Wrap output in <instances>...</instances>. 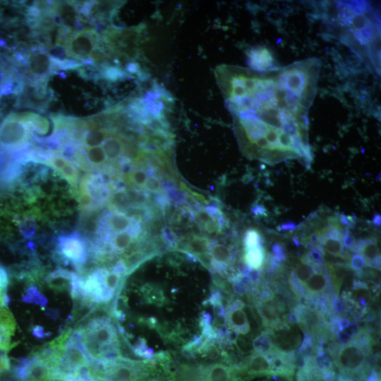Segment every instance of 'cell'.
Returning a JSON list of instances; mask_svg holds the SVG:
<instances>
[{
  "mask_svg": "<svg viewBox=\"0 0 381 381\" xmlns=\"http://www.w3.org/2000/svg\"><path fill=\"white\" fill-rule=\"evenodd\" d=\"M77 276L61 268L47 273L40 266L17 276L25 323L20 333L31 338V354L73 329L88 313L77 292Z\"/></svg>",
  "mask_w": 381,
  "mask_h": 381,
  "instance_id": "cell-1",
  "label": "cell"
},
{
  "mask_svg": "<svg viewBox=\"0 0 381 381\" xmlns=\"http://www.w3.org/2000/svg\"><path fill=\"white\" fill-rule=\"evenodd\" d=\"M91 311L77 323L74 331L89 361H105L121 355L117 329L111 318Z\"/></svg>",
  "mask_w": 381,
  "mask_h": 381,
  "instance_id": "cell-2",
  "label": "cell"
},
{
  "mask_svg": "<svg viewBox=\"0 0 381 381\" xmlns=\"http://www.w3.org/2000/svg\"><path fill=\"white\" fill-rule=\"evenodd\" d=\"M338 24L346 29L345 43L356 42L358 45L368 48L373 58L375 43L380 40V21L373 13L372 8L365 2H338L335 7Z\"/></svg>",
  "mask_w": 381,
  "mask_h": 381,
  "instance_id": "cell-3",
  "label": "cell"
},
{
  "mask_svg": "<svg viewBox=\"0 0 381 381\" xmlns=\"http://www.w3.org/2000/svg\"><path fill=\"white\" fill-rule=\"evenodd\" d=\"M55 45L63 47L68 57L82 61L91 59L100 62L113 52L106 38L93 29L77 31L63 26L59 29Z\"/></svg>",
  "mask_w": 381,
  "mask_h": 381,
  "instance_id": "cell-4",
  "label": "cell"
},
{
  "mask_svg": "<svg viewBox=\"0 0 381 381\" xmlns=\"http://www.w3.org/2000/svg\"><path fill=\"white\" fill-rule=\"evenodd\" d=\"M91 258L94 260L92 244L80 232L59 234L56 239L53 251L55 263L71 266L81 276L87 271Z\"/></svg>",
  "mask_w": 381,
  "mask_h": 381,
  "instance_id": "cell-5",
  "label": "cell"
},
{
  "mask_svg": "<svg viewBox=\"0 0 381 381\" xmlns=\"http://www.w3.org/2000/svg\"><path fill=\"white\" fill-rule=\"evenodd\" d=\"M33 133L20 113H10L0 124V151L18 153L29 149Z\"/></svg>",
  "mask_w": 381,
  "mask_h": 381,
  "instance_id": "cell-6",
  "label": "cell"
},
{
  "mask_svg": "<svg viewBox=\"0 0 381 381\" xmlns=\"http://www.w3.org/2000/svg\"><path fill=\"white\" fill-rule=\"evenodd\" d=\"M367 342L364 339L350 341L334 355L335 363L345 375H359L362 378L367 373Z\"/></svg>",
  "mask_w": 381,
  "mask_h": 381,
  "instance_id": "cell-7",
  "label": "cell"
},
{
  "mask_svg": "<svg viewBox=\"0 0 381 381\" xmlns=\"http://www.w3.org/2000/svg\"><path fill=\"white\" fill-rule=\"evenodd\" d=\"M25 70L28 82L33 84H47L49 77L56 72L53 61L43 45L36 46L26 52Z\"/></svg>",
  "mask_w": 381,
  "mask_h": 381,
  "instance_id": "cell-8",
  "label": "cell"
},
{
  "mask_svg": "<svg viewBox=\"0 0 381 381\" xmlns=\"http://www.w3.org/2000/svg\"><path fill=\"white\" fill-rule=\"evenodd\" d=\"M17 324L12 311L6 307L0 310V350L8 354L18 345L15 342Z\"/></svg>",
  "mask_w": 381,
  "mask_h": 381,
  "instance_id": "cell-9",
  "label": "cell"
},
{
  "mask_svg": "<svg viewBox=\"0 0 381 381\" xmlns=\"http://www.w3.org/2000/svg\"><path fill=\"white\" fill-rule=\"evenodd\" d=\"M248 64L253 71L269 73L278 70L276 61L271 50L266 46H256L247 53Z\"/></svg>",
  "mask_w": 381,
  "mask_h": 381,
  "instance_id": "cell-10",
  "label": "cell"
},
{
  "mask_svg": "<svg viewBox=\"0 0 381 381\" xmlns=\"http://www.w3.org/2000/svg\"><path fill=\"white\" fill-rule=\"evenodd\" d=\"M341 231L329 227L324 229L320 237V246L316 248L330 256L347 260L348 253L343 244V232Z\"/></svg>",
  "mask_w": 381,
  "mask_h": 381,
  "instance_id": "cell-11",
  "label": "cell"
},
{
  "mask_svg": "<svg viewBox=\"0 0 381 381\" xmlns=\"http://www.w3.org/2000/svg\"><path fill=\"white\" fill-rule=\"evenodd\" d=\"M330 285L331 277L327 269L322 265H318L299 293L310 297H320L328 292Z\"/></svg>",
  "mask_w": 381,
  "mask_h": 381,
  "instance_id": "cell-12",
  "label": "cell"
},
{
  "mask_svg": "<svg viewBox=\"0 0 381 381\" xmlns=\"http://www.w3.org/2000/svg\"><path fill=\"white\" fill-rule=\"evenodd\" d=\"M237 368L239 371L251 376L276 375L270 355L257 352L241 368Z\"/></svg>",
  "mask_w": 381,
  "mask_h": 381,
  "instance_id": "cell-13",
  "label": "cell"
},
{
  "mask_svg": "<svg viewBox=\"0 0 381 381\" xmlns=\"http://www.w3.org/2000/svg\"><path fill=\"white\" fill-rule=\"evenodd\" d=\"M244 306L239 300L233 302L229 307L227 320L229 327L235 334L245 335L250 331V324Z\"/></svg>",
  "mask_w": 381,
  "mask_h": 381,
  "instance_id": "cell-14",
  "label": "cell"
},
{
  "mask_svg": "<svg viewBox=\"0 0 381 381\" xmlns=\"http://www.w3.org/2000/svg\"><path fill=\"white\" fill-rule=\"evenodd\" d=\"M301 342V336L297 329H292L283 327L274 335V345L278 349V352L289 354L299 347Z\"/></svg>",
  "mask_w": 381,
  "mask_h": 381,
  "instance_id": "cell-15",
  "label": "cell"
},
{
  "mask_svg": "<svg viewBox=\"0 0 381 381\" xmlns=\"http://www.w3.org/2000/svg\"><path fill=\"white\" fill-rule=\"evenodd\" d=\"M209 251L212 261L211 269L222 273L233 262L232 251L223 244H211Z\"/></svg>",
  "mask_w": 381,
  "mask_h": 381,
  "instance_id": "cell-16",
  "label": "cell"
},
{
  "mask_svg": "<svg viewBox=\"0 0 381 381\" xmlns=\"http://www.w3.org/2000/svg\"><path fill=\"white\" fill-rule=\"evenodd\" d=\"M238 368L222 363L204 366L205 381H237Z\"/></svg>",
  "mask_w": 381,
  "mask_h": 381,
  "instance_id": "cell-17",
  "label": "cell"
},
{
  "mask_svg": "<svg viewBox=\"0 0 381 381\" xmlns=\"http://www.w3.org/2000/svg\"><path fill=\"white\" fill-rule=\"evenodd\" d=\"M355 250L360 253V255L363 257L365 264L368 267L380 269V255L375 239H366L361 240L354 246Z\"/></svg>",
  "mask_w": 381,
  "mask_h": 381,
  "instance_id": "cell-18",
  "label": "cell"
},
{
  "mask_svg": "<svg viewBox=\"0 0 381 381\" xmlns=\"http://www.w3.org/2000/svg\"><path fill=\"white\" fill-rule=\"evenodd\" d=\"M298 381H335L333 370L325 371L318 368L312 359L307 360L298 373Z\"/></svg>",
  "mask_w": 381,
  "mask_h": 381,
  "instance_id": "cell-19",
  "label": "cell"
},
{
  "mask_svg": "<svg viewBox=\"0 0 381 381\" xmlns=\"http://www.w3.org/2000/svg\"><path fill=\"white\" fill-rule=\"evenodd\" d=\"M258 309L264 322L267 326H277L280 319V310L273 299L265 298L258 304Z\"/></svg>",
  "mask_w": 381,
  "mask_h": 381,
  "instance_id": "cell-20",
  "label": "cell"
},
{
  "mask_svg": "<svg viewBox=\"0 0 381 381\" xmlns=\"http://www.w3.org/2000/svg\"><path fill=\"white\" fill-rule=\"evenodd\" d=\"M22 118L30 126L33 135H46L50 130V123L47 118L31 112H20Z\"/></svg>",
  "mask_w": 381,
  "mask_h": 381,
  "instance_id": "cell-21",
  "label": "cell"
},
{
  "mask_svg": "<svg viewBox=\"0 0 381 381\" xmlns=\"http://www.w3.org/2000/svg\"><path fill=\"white\" fill-rule=\"evenodd\" d=\"M266 254L262 246L245 248L244 262L254 271L260 269L264 264Z\"/></svg>",
  "mask_w": 381,
  "mask_h": 381,
  "instance_id": "cell-22",
  "label": "cell"
},
{
  "mask_svg": "<svg viewBox=\"0 0 381 381\" xmlns=\"http://www.w3.org/2000/svg\"><path fill=\"white\" fill-rule=\"evenodd\" d=\"M211 243L207 238L195 237L184 243L182 247L185 251L192 254L196 258L209 253Z\"/></svg>",
  "mask_w": 381,
  "mask_h": 381,
  "instance_id": "cell-23",
  "label": "cell"
},
{
  "mask_svg": "<svg viewBox=\"0 0 381 381\" xmlns=\"http://www.w3.org/2000/svg\"><path fill=\"white\" fill-rule=\"evenodd\" d=\"M327 271L329 274L333 285L338 295L341 287L343 283L345 276L348 274V268L343 264H327Z\"/></svg>",
  "mask_w": 381,
  "mask_h": 381,
  "instance_id": "cell-24",
  "label": "cell"
},
{
  "mask_svg": "<svg viewBox=\"0 0 381 381\" xmlns=\"http://www.w3.org/2000/svg\"><path fill=\"white\" fill-rule=\"evenodd\" d=\"M10 283L7 270L0 264V310L8 306Z\"/></svg>",
  "mask_w": 381,
  "mask_h": 381,
  "instance_id": "cell-25",
  "label": "cell"
},
{
  "mask_svg": "<svg viewBox=\"0 0 381 381\" xmlns=\"http://www.w3.org/2000/svg\"><path fill=\"white\" fill-rule=\"evenodd\" d=\"M253 348L256 350L257 352L262 354H269L273 352V344L271 338H268L266 336H261L257 338L253 342Z\"/></svg>",
  "mask_w": 381,
  "mask_h": 381,
  "instance_id": "cell-26",
  "label": "cell"
},
{
  "mask_svg": "<svg viewBox=\"0 0 381 381\" xmlns=\"http://www.w3.org/2000/svg\"><path fill=\"white\" fill-rule=\"evenodd\" d=\"M245 248L262 246L260 233L255 230H248L244 238Z\"/></svg>",
  "mask_w": 381,
  "mask_h": 381,
  "instance_id": "cell-27",
  "label": "cell"
},
{
  "mask_svg": "<svg viewBox=\"0 0 381 381\" xmlns=\"http://www.w3.org/2000/svg\"><path fill=\"white\" fill-rule=\"evenodd\" d=\"M11 361L9 354L3 350H0V375L8 372L10 369Z\"/></svg>",
  "mask_w": 381,
  "mask_h": 381,
  "instance_id": "cell-28",
  "label": "cell"
},
{
  "mask_svg": "<svg viewBox=\"0 0 381 381\" xmlns=\"http://www.w3.org/2000/svg\"><path fill=\"white\" fill-rule=\"evenodd\" d=\"M307 257L313 264L317 265H323L324 264V256L323 253L320 248H313L312 249Z\"/></svg>",
  "mask_w": 381,
  "mask_h": 381,
  "instance_id": "cell-29",
  "label": "cell"
},
{
  "mask_svg": "<svg viewBox=\"0 0 381 381\" xmlns=\"http://www.w3.org/2000/svg\"><path fill=\"white\" fill-rule=\"evenodd\" d=\"M274 258L276 262H282L285 260V248L281 244L277 243L272 246Z\"/></svg>",
  "mask_w": 381,
  "mask_h": 381,
  "instance_id": "cell-30",
  "label": "cell"
},
{
  "mask_svg": "<svg viewBox=\"0 0 381 381\" xmlns=\"http://www.w3.org/2000/svg\"><path fill=\"white\" fill-rule=\"evenodd\" d=\"M145 189L151 193H158L161 189L159 179L154 176H149L147 179Z\"/></svg>",
  "mask_w": 381,
  "mask_h": 381,
  "instance_id": "cell-31",
  "label": "cell"
},
{
  "mask_svg": "<svg viewBox=\"0 0 381 381\" xmlns=\"http://www.w3.org/2000/svg\"><path fill=\"white\" fill-rule=\"evenodd\" d=\"M196 218L197 223L204 225L214 218L206 209H200L196 212Z\"/></svg>",
  "mask_w": 381,
  "mask_h": 381,
  "instance_id": "cell-32",
  "label": "cell"
},
{
  "mask_svg": "<svg viewBox=\"0 0 381 381\" xmlns=\"http://www.w3.org/2000/svg\"><path fill=\"white\" fill-rule=\"evenodd\" d=\"M365 266L363 257L359 253L354 254L351 260V267L355 271H361Z\"/></svg>",
  "mask_w": 381,
  "mask_h": 381,
  "instance_id": "cell-33",
  "label": "cell"
},
{
  "mask_svg": "<svg viewBox=\"0 0 381 381\" xmlns=\"http://www.w3.org/2000/svg\"><path fill=\"white\" fill-rule=\"evenodd\" d=\"M343 244L347 248H353L355 246V240L348 230H345L343 234Z\"/></svg>",
  "mask_w": 381,
  "mask_h": 381,
  "instance_id": "cell-34",
  "label": "cell"
},
{
  "mask_svg": "<svg viewBox=\"0 0 381 381\" xmlns=\"http://www.w3.org/2000/svg\"><path fill=\"white\" fill-rule=\"evenodd\" d=\"M337 219L340 224L345 226L348 228H350L354 225L353 219L351 217L347 216L343 214H339L338 215Z\"/></svg>",
  "mask_w": 381,
  "mask_h": 381,
  "instance_id": "cell-35",
  "label": "cell"
},
{
  "mask_svg": "<svg viewBox=\"0 0 381 381\" xmlns=\"http://www.w3.org/2000/svg\"><path fill=\"white\" fill-rule=\"evenodd\" d=\"M341 331L344 332L348 336L352 338V337L356 336V335L357 334V333L359 331V327L356 324L350 323L349 327L347 329H344L343 331Z\"/></svg>",
  "mask_w": 381,
  "mask_h": 381,
  "instance_id": "cell-36",
  "label": "cell"
},
{
  "mask_svg": "<svg viewBox=\"0 0 381 381\" xmlns=\"http://www.w3.org/2000/svg\"><path fill=\"white\" fill-rule=\"evenodd\" d=\"M297 228V225L292 221L287 222L282 224L279 227V230L287 231V230H294Z\"/></svg>",
  "mask_w": 381,
  "mask_h": 381,
  "instance_id": "cell-37",
  "label": "cell"
},
{
  "mask_svg": "<svg viewBox=\"0 0 381 381\" xmlns=\"http://www.w3.org/2000/svg\"><path fill=\"white\" fill-rule=\"evenodd\" d=\"M252 212L257 216H266L267 209L263 206L256 205L253 207Z\"/></svg>",
  "mask_w": 381,
  "mask_h": 381,
  "instance_id": "cell-38",
  "label": "cell"
},
{
  "mask_svg": "<svg viewBox=\"0 0 381 381\" xmlns=\"http://www.w3.org/2000/svg\"><path fill=\"white\" fill-rule=\"evenodd\" d=\"M334 306V308L337 311L341 312L343 311L345 308V302L340 299H337L336 300H335Z\"/></svg>",
  "mask_w": 381,
  "mask_h": 381,
  "instance_id": "cell-39",
  "label": "cell"
},
{
  "mask_svg": "<svg viewBox=\"0 0 381 381\" xmlns=\"http://www.w3.org/2000/svg\"><path fill=\"white\" fill-rule=\"evenodd\" d=\"M350 324V322L347 319L341 320L340 322H338L340 331L347 329Z\"/></svg>",
  "mask_w": 381,
  "mask_h": 381,
  "instance_id": "cell-40",
  "label": "cell"
},
{
  "mask_svg": "<svg viewBox=\"0 0 381 381\" xmlns=\"http://www.w3.org/2000/svg\"><path fill=\"white\" fill-rule=\"evenodd\" d=\"M373 224L376 227H380L381 225V216L379 214H375L373 216Z\"/></svg>",
  "mask_w": 381,
  "mask_h": 381,
  "instance_id": "cell-41",
  "label": "cell"
},
{
  "mask_svg": "<svg viewBox=\"0 0 381 381\" xmlns=\"http://www.w3.org/2000/svg\"><path fill=\"white\" fill-rule=\"evenodd\" d=\"M289 319H290V321L291 322H292V323L299 322L298 316H297V313H292V314H290V315L289 317Z\"/></svg>",
  "mask_w": 381,
  "mask_h": 381,
  "instance_id": "cell-42",
  "label": "cell"
},
{
  "mask_svg": "<svg viewBox=\"0 0 381 381\" xmlns=\"http://www.w3.org/2000/svg\"><path fill=\"white\" fill-rule=\"evenodd\" d=\"M293 241L297 246L299 245V241L297 237H294Z\"/></svg>",
  "mask_w": 381,
  "mask_h": 381,
  "instance_id": "cell-43",
  "label": "cell"
}]
</instances>
